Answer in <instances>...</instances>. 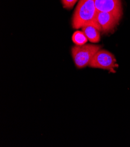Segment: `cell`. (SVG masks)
I'll use <instances>...</instances> for the list:
<instances>
[{
  "label": "cell",
  "mask_w": 130,
  "mask_h": 147,
  "mask_svg": "<svg viewBox=\"0 0 130 147\" xmlns=\"http://www.w3.org/2000/svg\"><path fill=\"white\" fill-rule=\"evenodd\" d=\"M97 21L100 27V32L105 34L112 31L119 22V21L112 14L100 11H97Z\"/></svg>",
  "instance_id": "5b68a950"
},
{
  "label": "cell",
  "mask_w": 130,
  "mask_h": 147,
  "mask_svg": "<svg viewBox=\"0 0 130 147\" xmlns=\"http://www.w3.org/2000/svg\"><path fill=\"white\" fill-rule=\"evenodd\" d=\"M101 49V46L85 44L77 45L71 48V55L75 66L82 69L89 65L95 55Z\"/></svg>",
  "instance_id": "7a4b0ae2"
},
{
  "label": "cell",
  "mask_w": 130,
  "mask_h": 147,
  "mask_svg": "<svg viewBox=\"0 0 130 147\" xmlns=\"http://www.w3.org/2000/svg\"><path fill=\"white\" fill-rule=\"evenodd\" d=\"M97 11L108 12L120 21L123 16L121 0H94Z\"/></svg>",
  "instance_id": "277c9868"
},
{
  "label": "cell",
  "mask_w": 130,
  "mask_h": 147,
  "mask_svg": "<svg viewBox=\"0 0 130 147\" xmlns=\"http://www.w3.org/2000/svg\"><path fill=\"white\" fill-rule=\"evenodd\" d=\"M82 31L91 43H97L100 40V31L92 25H87L82 28Z\"/></svg>",
  "instance_id": "8992f818"
},
{
  "label": "cell",
  "mask_w": 130,
  "mask_h": 147,
  "mask_svg": "<svg viewBox=\"0 0 130 147\" xmlns=\"http://www.w3.org/2000/svg\"><path fill=\"white\" fill-rule=\"evenodd\" d=\"M97 10L94 0H79L73 13L72 26L78 29L87 25H92L100 31L97 21Z\"/></svg>",
  "instance_id": "6da1fadb"
},
{
  "label": "cell",
  "mask_w": 130,
  "mask_h": 147,
  "mask_svg": "<svg viewBox=\"0 0 130 147\" xmlns=\"http://www.w3.org/2000/svg\"><path fill=\"white\" fill-rule=\"evenodd\" d=\"M89 66L115 72V69L118 67V65L116 59L113 53L106 50L100 49L93 56Z\"/></svg>",
  "instance_id": "3957f363"
},
{
  "label": "cell",
  "mask_w": 130,
  "mask_h": 147,
  "mask_svg": "<svg viewBox=\"0 0 130 147\" xmlns=\"http://www.w3.org/2000/svg\"><path fill=\"white\" fill-rule=\"evenodd\" d=\"M78 0H61V3L64 8L71 9L73 8Z\"/></svg>",
  "instance_id": "ba28073f"
},
{
  "label": "cell",
  "mask_w": 130,
  "mask_h": 147,
  "mask_svg": "<svg viewBox=\"0 0 130 147\" xmlns=\"http://www.w3.org/2000/svg\"><path fill=\"white\" fill-rule=\"evenodd\" d=\"M73 41L77 45H83L88 42V39L85 34L82 31H76L72 37Z\"/></svg>",
  "instance_id": "52a82bcc"
}]
</instances>
